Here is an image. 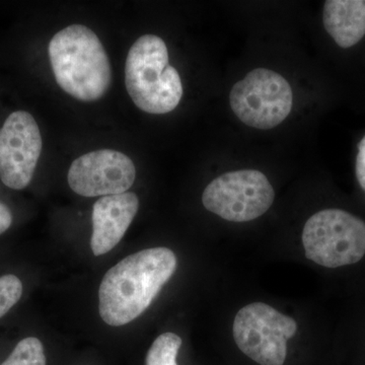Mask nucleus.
<instances>
[{"label": "nucleus", "mask_w": 365, "mask_h": 365, "mask_svg": "<svg viewBox=\"0 0 365 365\" xmlns=\"http://www.w3.org/2000/svg\"><path fill=\"white\" fill-rule=\"evenodd\" d=\"M0 365H46L42 342L38 338H25L18 343L9 359Z\"/></svg>", "instance_id": "ddd939ff"}, {"label": "nucleus", "mask_w": 365, "mask_h": 365, "mask_svg": "<svg viewBox=\"0 0 365 365\" xmlns=\"http://www.w3.org/2000/svg\"><path fill=\"white\" fill-rule=\"evenodd\" d=\"M275 191L257 170H240L216 178L204 190L202 203L210 212L232 222H248L267 212Z\"/></svg>", "instance_id": "0eeeda50"}, {"label": "nucleus", "mask_w": 365, "mask_h": 365, "mask_svg": "<svg viewBox=\"0 0 365 365\" xmlns=\"http://www.w3.org/2000/svg\"><path fill=\"white\" fill-rule=\"evenodd\" d=\"M355 175L360 188L365 193V134L361 137L357 145L356 158H355Z\"/></svg>", "instance_id": "2eb2a0df"}, {"label": "nucleus", "mask_w": 365, "mask_h": 365, "mask_svg": "<svg viewBox=\"0 0 365 365\" xmlns=\"http://www.w3.org/2000/svg\"><path fill=\"white\" fill-rule=\"evenodd\" d=\"M13 222L11 210L4 203L0 202V235L6 232Z\"/></svg>", "instance_id": "dca6fc26"}, {"label": "nucleus", "mask_w": 365, "mask_h": 365, "mask_svg": "<svg viewBox=\"0 0 365 365\" xmlns=\"http://www.w3.org/2000/svg\"><path fill=\"white\" fill-rule=\"evenodd\" d=\"M42 137L39 126L30 113L9 115L0 129V179L14 190L25 189L37 168Z\"/></svg>", "instance_id": "6e6552de"}, {"label": "nucleus", "mask_w": 365, "mask_h": 365, "mask_svg": "<svg viewBox=\"0 0 365 365\" xmlns=\"http://www.w3.org/2000/svg\"><path fill=\"white\" fill-rule=\"evenodd\" d=\"M302 240L307 258L318 265H352L365 255V222L342 209H324L309 218Z\"/></svg>", "instance_id": "20e7f679"}, {"label": "nucleus", "mask_w": 365, "mask_h": 365, "mask_svg": "<svg viewBox=\"0 0 365 365\" xmlns=\"http://www.w3.org/2000/svg\"><path fill=\"white\" fill-rule=\"evenodd\" d=\"M294 102L292 86L281 74L257 68L237 81L230 93L235 116L253 128L268 130L282 123Z\"/></svg>", "instance_id": "39448f33"}, {"label": "nucleus", "mask_w": 365, "mask_h": 365, "mask_svg": "<svg viewBox=\"0 0 365 365\" xmlns=\"http://www.w3.org/2000/svg\"><path fill=\"white\" fill-rule=\"evenodd\" d=\"M136 169L130 158L120 151H91L72 163L69 187L83 197L117 195L131 188Z\"/></svg>", "instance_id": "1a4fd4ad"}, {"label": "nucleus", "mask_w": 365, "mask_h": 365, "mask_svg": "<svg viewBox=\"0 0 365 365\" xmlns=\"http://www.w3.org/2000/svg\"><path fill=\"white\" fill-rule=\"evenodd\" d=\"M23 295V283L14 274L0 277V319L18 304Z\"/></svg>", "instance_id": "4468645a"}, {"label": "nucleus", "mask_w": 365, "mask_h": 365, "mask_svg": "<svg viewBox=\"0 0 365 365\" xmlns=\"http://www.w3.org/2000/svg\"><path fill=\"white\" fill-rule=\"evenodd\" d=\"M181 346V337L177 334H162L148 350L145 365H178L177 356Z\"/></svg>", "instance_id": "f8f14e48"}, {"label": "nucleus", "mask_w": 365, "mask_h": 365, "mask_svg": "<svg viewBox=\"0 0 365 365\" xmlns=\"http://www.w3.org/2000/svg\"><path fill=\"white\" fill-rule=\"evenodd\" d=\"M297 331L295 319L263 302L240 309L232 327L237 347L260 365L284 364L287 341Z\"/></svg>", "instance_id": "423d86ee"}, {"label": "nucleus", "mask_w": 365, "mask_h": 365, "mask_svg": "<svg viewBox=\"0 0 365 365\" xmlns=\"http://www.w3.org/2000/svg\"><path fill=\"white\" fill-rule=\"evenodd\" d=\"M326 32L342 49H349L365 37V0H328L324 4Z\"/></svg>", "instance_id": "9b49d317"}, {"label": "nucleus", "mask_w": 365, "mask_h": 365, "mask_svg": "<svg viewBox=\"0 0 365 365\" xmlns=\"http://www.w3.org/2000/svg\"><path fill=\"white\" fill-rule=\"evenodd\" d=\"M177 257L170 249L143 250L110 269L98 289V311L106 324L121 327L150 307L176 271Z\"/></svg>", "instance_id": "f257e3e1"}, {"label": "nucleus", "mask_w": 365, "mask_h": 365, "mask_svg": "<svg viewBox=\"0 0 365 365\" xmlns=\"http://www.w3.org/2000/svg\"><path fill=\"white\" fill-rule=\"evenodd\" d=\"M138 197L131 192L104 196L93 204L91 248L95 256L109 253L119 244L138 211Z\"/></svg>", "instance_id": "9d476101"}, {"label": "nucleus", "mask_w": 365, "mask_h": 365, "mask_svg": "<svg viewBox=\"0 0 365 365\" xmlns=\"http://www.w3.org/2000/svg\"><path fill=\"white\" fill-rule=\"evenodd\" d=\"M162 38L144 35L132 45L125 66V83L141 111L162 115L176 109L182 97L181 78L169 63Z\"/></svg>", "instance_id": "7ed1b4c3"}, {"label": "nucleus", "mask_w": 365, "mask_h": 365, "mask_svg": "<svg viewBox=\"0 0 365 365\" xmlns=\"http://www.w3.org/2000/svg\"><path fill=\"white\" fill-rule=\"evenodd\" d=\"M53 73L60 88L83 102L104 97L112 83V68L102 42L91 29L72 25L49 43Z\"/></svg>", "instance_id": "f03ea898"}]
</instances>
